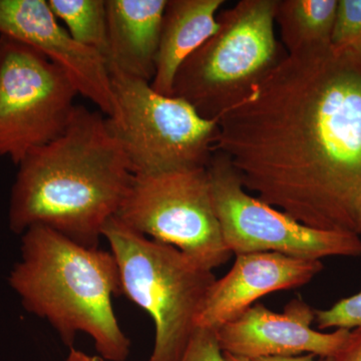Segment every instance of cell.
<instances>
[{
    "instance_id": "1",
    "label": "cell",
    "mask_w": 361,
    "mask_h": 361,
    "mask_svg": "<svg viewBox=\"0 0 361 361\" xmlns=\"http://www.w3.org/2000/svg\"><path fill=\"white\" fill-rule=\"evenodd\" d=\"M215 152L259 200L308 227L357 234L361 61L331 45L286 54L218 118Z\"/></svg>"
},
{
    "instance_id": "2",
    "label": "cell",
    "mask_w": 361,
    "mask_h": 361,
    "mask_svg": "<svg viewBox=\"0 0 361 361\" xmlns=\"http://www.w3.org/2000/svg\"><path fill=\"white\" fill-rule=\"evenodd\" d=\"M11 202V231L45 226L85 247L99 246L133 174L101 111L75 106L68 129L18 164Z\"/></svg>"
},
{
    "instance_id": "3",
    "label": "cell",
    "mask_w": 361,
    "mask_h": 361,
    "mask_svg": "<svg viewBox=\"0 0 361 361\" xmlns=\"http://www.w3.org/2000/svg\"><path fill=\"white\" fill-rule=\"evenodd\" d=\"M21 235L20 259L8 282L26 311L47 320L71 348L85 334L102 360H127L130 341L113 307L114 297L122 294L113 253L80 245L45 226Z\"/></svg>"
},
{
    "instance_id": "4",
    "label": "cell",
    "mask_w": 361,
    "mask_h": 361,
    "mask_svg": "<svg viewBox=\"0 0 361 361\" xmlns=\"http://www.w3.org/2000/svg\"><path fill=\"white\" fill-rule=\"evenodd\" d=\"M120 273L121 290L155 325L147 361H180L217 278L179 249L144 236L113 217L103 231Z\"/></svg>"
},
{
    "instance_id": "5",
    "label": "cell",
    "mask_w": 361,
    "mask_h": 361,
    "mask_svg": "<svg viewBox=\"0 0 361 361\" xmlns=\"http://www.w3.org/2000/svg\"><path fill=\"white\" fill-rule=\"evenodd\" d=\"M276 0H241L218 13L217 32L184 61L172 97L207 120L245 99L284 58L275 37Z\"/></svg>"
},
{
    "instance_id": "6",
    "label": "cell",
    "mask_w": 361,
    "mask_h": 361,
    "mask_svg": "<svg viewBox=\"0 0 361 361\" xmlns=\"http://www.w3.org/2000/svg\"><path fill=\"white\" fill-rule=\"evenodd\" d=\"M114 113L106 116L134 175L208 167L218 120H207L179 97L163 96L149 82L110 73Z\"/></svg>"
},
{
    "instance_id": "7",
    "label": "cell",
    "mask_w": 361,
    "mask_h": 361,
    "mask_svg": "<svg viewBox=\"0 0 361 361\" xmlns=\"http://www.w3.org/2000/svg\"><path fill=\"white\" fill-rule=\"evenodd\" d=\"M115 217L144 236L176 247L207 269L231 258L207 167L134 175Z\"/></svg>"
},
{
    "instance_id": "8",
    "label": "cell",
    "mask_w": 361,
    "mask_h": 361,
    "mask_svg": "<svg viewBox=\"0 0 361 361\" xmlns=\"http://www.w3.org/2000/svg\"><path fill=\"white\" fill-rule=\"evenodd\" d=\"M77 89L37 49L0 35V157L18 165L70 125Z\"/></svg>"
},
{
    "instance_id": "9",
    "label": "cell",
    "mask_w": 361,
    "mask_h": 361,
    "mask_svg": "<svg viewBox=\"0 0 361 361\" xmlns=\"http://www.w3.org/2000/svg\"><path fill=\"white\" fill-rule=\"evenodd\" d=\"M207 169L216 215L225 245L232 255L273 252L319 261L334 256H361L360 235L308 227L257 197L250 196L222 154L214 152Z\"/></svg>"
},
{
    "instance_id": "10",
    "label": "cell",
    "mask_w": 361,
    "mask_h": 361,
    "mask_svg": "<svg viewBox=\"0 0 361 361\" xmlns=\"http://www.w3.org/2000/svg\"><path fill=\"white\" fill-rule=\"evenodd\" d=\"M0 35L37 49L59 66L78 94L101 113H114L113 87L106 59L78 44L59 25L47 0H0Z\"/></svg>"
},
{
    "instance_id": "11",
    "label": "cell",
    "mask_w": 361,
    "mask_h": 361,
    "mask_svg": "<svg viewBox=\"0 0 361 361\" xmlns=\"http://www.w3.org/2000/svg\"><path fill=\"white\" fill-rule=\"evenodd\" d=\"M314 322L315 310L302 299L294 298L281 313L254 304L214 332L223 353L250 360L303 353L320 357L341 355L351 330L323 334L312 329Z\"/></svg>"
},
{
    "instance_id": "12",
    "label": "cell",
    "mask_w": 361,
    "mask_h": 361,
    "mask_svg": "<svg viewBox=\"0 0 361 361\" xmlns=\"http://www.w3.org/2000/svg\"><path fill=\"white\" fill-rule=\"evenodd\" d=\"M322 261L258 252L236 255L231 270L216 279L197 318V329L217 330L261 297L298 288L323 270Z\"/></svg>"
},
{
    "instance_id": "13",
    "label": "cell",
    "mask_w": 361,
    "mask_h": 361,
    "mask_svg": "<svg viewBox=\"0 0 361 361\" xmlns=\"http://www.w3.org/2000/svg\"><path fill=\"white\" fill-rule=\"evenodd\" d=\"M168 0H106L110 73L151 84Z\"/></svg>"
},
{
    "instance_id": "14",
    "label": "cell",
    "mask_w": 361,
    "mask_h": 361,
    "mask_svg": "<svg viewBox=\"0 0 361 361\" xmlns=\"http://www.w3.org/2000/svg\"><path fill=\"white\" fill-rule=\"evenodd\" d=\"M223 4L224 0H168L152 89L172 97L180 66L217 32L218 11Z\"/></svg>"
},
{
    "instance_id": "15",
    "label": "cell",
    "mask_w": 361,
    "mask_h": 361,
    "mask_svg": "<svg viewBox=\"0 0 361 361\" xmlns=\"http://www.w3.org/2000/svg\"><path fill=\"white\" fill-rule=\"evenodd\" d=\"M339 0H276L275 23L288 54L331 45Z\"/></svg>"
},
{
    "instance_id": "16",
    "label": "cell",
    "mask_w": 361,
    "mask_h": 361,
    "mask_svg": "<svg viewBox=\"0 0 361 361\" xmlns=\"http://www.w3.org/2000/svg\"><path fill=\"white\" fill-rule=\"evenodd\" d=\"M47 4L54 16L66 23L75 42L106 58V0H47Z\"/></svg>"
},
{
    "instance_id": "17",
    "label": "cell",
    "mask_w": 361,
    "mask_h": 361,
    "mask_svg": "<svg viewBox=\"0 0 361 361\" xmlns=\"http://www.w3.org/2000/svg\"><path fill=\"white\" fill-rule=\"evenodd\" d=\"M331 47L361 61V0H339Z\"/></svg>"
},
{
    "instance_id": "18",
    "label": "cell",
    "mask_w": 361,
    "mask_h": 361,
    "mask_svg": "<svg viewBox=\"0 0 361 361\" xmlns=\"http://www.w3.org/2000/svg\"><path fill=\"white\" fill-rule=\"evenodd\" d=\"M315 322L322 329H361V292L341 299L327 310H315Z\"/></svg>"
},
{
    "instance_id": "19",
    "label": "cell",
    "mask_w": 361,
    "mask_h": 361,
    "mask_svg": "<svg viewBox=\"0 0 361 361\" xmlns=\"http://www.w3.org/2000/svg\"><path fill=\"white\" fill-rule=\"evenodd\" d=\"M180 361H227L213 330L198 329Z\"/></svg>"
},
{
    "instance_id": "20",
    "label": "cell",
    "mask_w": 361,
    "mask_h": 361,
    "mask_svg": "<svg viewBox=\"0 0 361 361\" xmlns=\"http://www.w3.org/2000/svg\"><path fill=\"white\" fill-rule=\"evenodd\" d=\"M336 361H361V329L351 330L350 338Z\"/></svg>"
},
{
    "instance_id": "21",
    "label": "cell",
    "mask_w": 361,
    "mask_h": 361,
    "mask_svg": "<svg viewBox=\"0 0 361 361\" xmlns=\"http://www.w3.org/2000/svg\"><path fill=\"white\" fill-rule=\"evenodd\" d=\"M251 361H336V357H320L314 355L294 356H270V357L256 358Z\"/></svg>"
},
{
    "instance_id": "22",
    "label": "cell",
    "mask_w": 361,
    "mask_h": 361,
    "mask_svg": "<svg viewBox=\"0 0 361 361\" xmlns=\"http://www.w3.org/2000/svg\"><path fill=\"white\" fill-rule=\"evenodd\" d=\"M66 361H99V357L85 355L82 351L71 348Z\"/></svg>"
},
{
    "instance_id": "23",
    "label": "cell",
    "mask_w": 361,
    "mask_h": 361,
    "mask_svg": "<svg viewBox=\"0 0 361 361\" xmlns=\"http://www.w3.org/2000/svg\"><path fill=\"white\" fill-rule=\"evenodd\" d=\"M226 360L227 361H251L248 358L240 357V356H235L232 355H228L224 353Z\"/></svg>"
},
{
    "instance_id": "24",
    "label": "cell",
    "mask_w": 361,
    "mask_h": 361,
    "mask_svg": "<svg viewBox=\"0 0 361 361\" xmlns=\"http://www.w3.org/2000/svg\"><path fill=\"white\" fill-rule=\"evenodd\" d=\"M356 233L358 235H361V207L360 209V213H358L357 225H356Z\"/></svg>"
},
{
    "instance_id": "25",
    "label": "cell",
    "mask_w": 361,
    "mask_h": 361,
    "mask_svg": "<svg viewBox=\"0 0 361 361\" xmlns=\"http://www.w3.org/2000/svg\"><path fill=\"white\" fill-rule=\"evenodd\" d=\"M99 361H104V360H102V358H99Z\"/></svg>"
}]
</instances>
